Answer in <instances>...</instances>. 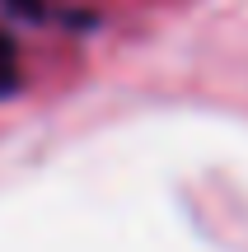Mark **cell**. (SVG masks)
<instances>
[{
	"label": "cell",
	"instance_id": "1",
	"mask_svg": "<svg viewBox=\"0 0 248 252\" xmlns=\"http://www.w3.org/2000/svg\"><path fill=\"white\" fill-rule=\"evenodd\" d=\"M14 89H19V52H14V42L0 33V98L14 94Z\"/></svg>",
	"mask_w": 248,
	"mask_h": 252
}]
</instances>
